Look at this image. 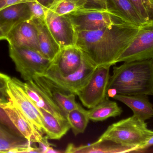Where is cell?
Here are the masks:
<instances>
[{"label": "cell", "mask_w": 153, "mask_h": 153, "mask_svg": "<svg viewBox=\"0 0 153 153\" xmlns=\"http://www.w3.org/2000/svg\"><path fill=\"white\" fill-rule=\"evenodd\" d=\"M46 23L61 49L75 46L76 32L70 19L56 14L51 10L47 12Z\"/></svg>", "instance_id": "10"}, {"label": "cell", "mask_w": 153, "mask_h": 153, "mask_svg": "<svg viewBox=\"0 0 153 153\" xmlns=\"http://www.w3.org/2000/svg\"><path fill=\"white\" fill-rule=\"evenodd\" d=\"M140 27L121 22L97 30L77 32L75 46L94 66H111L117 63Z\"/></svg>", "instance_id": "1"}, {"label": "cell", "mask_w": 153, "mask_h": 153, "mask_svg": "<svg viewBox=\"0 0 153 153\" xmlns=\"http://www.w3.org/2000/svg\"><path fill=\"white\" fill-rule=\"evenodd\" d=\"M153 136L145 121L136 116L112 124L99 137L98 141H110L139 152V148Z\"/></svg>", "instance_id": "3"}, {"label": "cell", "mask_w": 153, "mask_h": 153, "mask_svg": "<svg viewBox=\"0 0 153 153\" xmlns=\"http://www.w3.org/2000/svg\"><path fill=\"white\" fill-rule=\"evenodd\" d=\"M96 67L83 55L81 67L74 73L63 76L49 66L43 75L63 90L76 95L77 92L89 81Z\"/></svg>", "instance_id": "8"}, {"label": "cell", "mask_w": 153, "mask_h": 153, "mask_svg": "<svg viewBox=\"0 0 153 153\" xmlns=\"http://www.w3.org/2000/svg\"><path fill=\"white\" fill-rule=\"evenodd\" d=\"M139 14L146 21L153 19V9L149 0H130Z\"/></svg>", "instance_id": "27"}, {"label": "cell", "mask_w": 153, "mask_h": 153, "mask_svg": "<svg viewBox=\"0 0 153 153\" xmlns=\"http://www.w3.org/2000/svg\"><path fill=\"white\" fill-rule=\"evenodd\" d=\"M0 123L3 125H4L7 127L9 129H10L14 133L21 135L18 129L16 128L15 126L13 124L11 120H10V118L7 115V113L5 112L4 110L1 107H0Z\"/></svg>", "instance_id": "30"}, {"label": "cell", "mask_w": 153, "mask_h": 153, "mask_svg": "<svg viewBox=\"0 0 153 153\" xmlns=\"http://www.w3.org/2000/svg\"><path fill=\"white\" fill-rule=\"evenodd\" d=\"M0 123V153H41L39 148Z\"/></svg>", "instance_id": "16"}, {"label": "cell", "mask_w": 153, "mask_h": 153, "mask_svg": "<svg viewBox=\"0 0 153 153\" xmlns=\"http://www.w3.org/2000/svg\"><path fill=\"white\" fill-rule=\"evenodd\" d=\"M146 96H128L116 94L113 99L130 108L136 116L144 121L153 117V105Z\"/></svg>", "instance_id": "21"}, {"label": "cell", "mask_w": 153, "mask_h": 153, "mask_svg": "<svg viewBox=\"0 0 153 153\" xmlns=\"http://www.w3.org/2000/svg\"><path fill=\"white\" fill-rule=\"evenodd\" d=\"M32 80L47 93L65 114L80 106L76 102L75 94L63 90L45 75H37Z\"/></svg>", "instance_id": "11"}, {"label": "cell", "mask_w": 153, "mask_h": 153, "mask_svg": "<svg viewBox=\"0 0 153 153\" xmlns=\"http://www.w3.org/2000/svg\"><path fill=\"white\" fill-rule=\"evenodd\" d=\"M0 107L7 113L12 122L22 137L30 143H40L43 134L39 132L34 125L10 101L0 103Z\"/></svg>", "instance_id": "12"}, {"label": "cell", "mask_w": 153, "mask_h": 153, "mask_svg": "<svg viewBox=\"0 0 153 153\" xmlns=\"http://www.w3.org/2000/svg\"><path fill=\"white\" fill-rule=\"evenodd\" d=\"M65 15L70 19L76 32L97 30L124 22L107 11L77 10Z\"/></svg>", "instance_id": "7"}, {"label": "cell", "mask_w": 153, "mask_h": 153, "mask_svg": "<svg viewBox=\"0 0 153 153\" xmlns=\"http://www.w3.org/2000/svg\"><path fill=\"white\" fill-rule=\"evenodd\" d=\"M66 119L74 135L84 133L89 119L88 110L79 106L66 114Z\"/></svg>", "instance_id": "24"}, {"label": "cell", "mask_w": 153, "mask_h": 153, "mask_svg": "<svg viewBox=\"0 0 153 153\" xmlns=\"http://www.w3.org/2000/svg\"><path fill=\"white\" fill-rule=\"evenodd\" d=\"M83 59L82 51L76 46L61 49L50 66L63 76H67L77 71Z\"/></svg>", "instance_id": "15"}, {"label": "cell", "mask_w": 153, "mask_h": 153, "mask_svg": "<svg viewBox=\"0 0 153 153\" xmlns=\"http://www.w3.org/2000/svg\"><path fill=\"white\" fill-rule=\"evenodd\" d=\"M150 3H151V4H152V7L153 9V0H149Z\"/></svg>", "instance_id": "35"}, {"label": "cell", "mask_w": 153, "mask_h": 153, "mask_svg": "<svg viewBox=\"0 0 153 153\" xmlns=\"http://www.w3.org/2000/svg\"><path fill=\"white\" fill-rule=\"evenodd\" d=\"M132 148L110 141H98L86 145L76 146L72 143L67 146L65 153H118L134 152Z\"/></svg>", "instance_id": "20"}, {"label": "cell", "mask_w": 153, "mask_h": 153, "mask_svg": "<svg viewBox=\"0 0 153 153\" xmlns=\"http://www.w3.org/2000/svg\"><path fill=\"white\" fill-rule=\"evenodd\" d=\"M152 146H153V136L151 137L145 144L140 147L139 148V152L146 150Z\"/></svg>", "instance_id": "33"}, {"label": "cell", "mask_w": 153, "mask_h": 153, "mask_svg": "<svg viewBox=\"0 0 153 153\" xmlns=\"http://www.w3.org/2000/svg\"><path fill=\"white\" fill-rule=\"evenodd\" d=\"M32 18L27 2L19 3L0 10V28L6 36L18 24Z\"/></svg>", "instance_id": "17"}, {"label": "cell", "mask_w": 153, "mask_h": 153, "mask_svg": "<svg viewBox=\"0 0 153 153\" xmlns=\"http://www.w3.org/2000/svg\"><path fill=\"white\" fill-rule=\"evenodd\" d=\"M19 82L24 91L38 108L45 110L56 117L67 119L66 114L33 80L23 82L19 80Z\"/></svg>", "instance_id": "14"}, {"label": "cell", "mask_w": 153, "mask_h": 153, "mask_svg": "<svg viewBox=\"0 0 153 153\" xmlns=\"http://www.w3.org/2000/svg\"><path fill=\"white\" fill-rule=\"evenodd\" d=\"M27 3L32 14V18L45 21L47 12L48 9L38 2L36 0L27 2Z\"/></svg>", "instance_id": "28"}, {"label": "cell", "mask_w": 153, "mask_h": 153, "mask_svg": "<svg viewBox=\"0 0 153 153\" xmlns=\"http://www.w3.org/2000/svg\"><path fill=\"white\" fill-rule=\"evenodd\" d=\"M77 10H79L78 5L74 0H60L51 9L60 15H65Z\"/></svg>", "instance_id": "25"}, {"label": "cell", "mask_w": 153, "mask_h": 153, "mask_svg": "<svg viewBox=\"0 0 153 153\" xmlns=\"http://www.w3.org/2000/svg\"><path fill=\"white\" fill-rule=\"evenodd\" d=\"M153 59V19L140 26L139 31L116 63Z\"/></svg>", "instance_id": "6"}, {"label": "cell", "mask_w": 153, "mask_h": 153, "mask_svg": "<svg viewBox=\"0 0 153 153\" xmlns=\"http://www.w3.org/2000/svg\"><path fill=\"white\" fill-rule=\"evenodd\" d=\"M9 46L10 57L25 81L32 80L37 75L45 74L52 63L36 50L12 45Z\"/></svg>", "instance_id": "4"}, {"label": "cell", "mask_w": 153, "mask_h": 153, "mask_svg": "<svg viewBox=\"0 0 153 153\" xmlns=\"http://www.w3.org/2000/svg\"><path fill=\"white\" fill-rule=\"evenodd\" d=\"M107 11L122 21L141 26L148 21L139 14L130 0H106Z\"/></svg>", "instance_id": "18"}, {"label": "cell", "mask_w": 153, "mask_h": 153, "mask_svg": "<svg viewBox=\"0 0 153 153\" xmlns=\"http://www.w3.org/2000/svg\"><path fill=\"white\" fill-rule=\"evenodd\" d=\"M79 10L107 11L106 0H74Z\"/></svg>", "instance_id": "26"}, {"label": "cell", "mask_w": 153, "mask_h": 153, "mask_svg": "<svg viewBox=\"0 0 153 153\" xmlns=\"http://www.w3.org/2000/svg\"><path fill=\"white\" fill-rule=\"evenodd\" d=\"M111 66L107 65L96 67L86 85L77 92L76 95L84 107L92 108L108 98L107 92Z\"/></svg>", "instance_id": "5"}, {"label": "cell", "mask_w": 153, "mask_h": 153, "mask_svg": "<svg viewBox=\"0 0 153 153\" xmlns=\"http://www.w3.org/2000/svg\"><path fill=\"white\" fill-rule=\"evenodd\" d=\"M39 109L42 114L43 132L48 139L60 140L71 129L67 119L59 118L43 109Z\"/></svg>", "instance_id": "22"}, {"label": "cell", "mask_w": 153, "mask_h": 153, "mask_svg": "<svg viewBox=\"0 0 153 153\" xmlns=\"http://www.w3.org/2000/svg\"><path fill=\"white\" fill-rule=\"evenodd\" d=\"M32 1L35 0H0V10L19 3L27 2Z\"/></svg>", "instance_id": "31"}, {"label": "cell", "mask_w": 153, "mask_h": 153, "mask_svg": "<svg viewBox=\"0 0 153 153\" xmlns=\"http://www.w3.org/2000/svg\"><path fill=\"white\" fill-rule=\"evenodd\" d=\"M11 77L0 72V103H5L9 101L7 93V85Z\"/></svg>", "instance_id": "29"}, {"label": "cell", "mask_w": 153, "mask_h": 153, "mask_svg": "<svg viewBox=\"0 0 153 153\" xmlns=\"http://www.w3.org/2000/svg\"><path fill=\"white\" fill-rule=\"evenodd\" d=\"M9 45L28 48L39 52L37 31L32 20L14 27L6 36Z\"/></svg>", "instance_id": "13"}, {"label": "cell", "mask_w": 153, "mask_h": 153, "mask_svg": "<svg viewBox=\"0 0 153 153\" xmlns=\"http://www.w3.org/2000/svg\"><path fill=\"white\" fill-rule=\"evenodd\" d=\"M38 2L48 10H51L60 0H36Z\"/></svg>", "instance_id": "32"}, {"label": "cell", "mask_w": 153, "mask_h": 153, "mask_svg": "<svg viewBox=\"0 0 153 153\" xmlns=\"http://www.w3.org/2000/svg\"><path fill=\"white\" fill-rule=\"evenodd\" d=\"M31 20L37 31L39 52L52 62L60 52L61 47L52 36L45 21L36 18Z\"/></svg>", "instance_id": "19"}, {"label": "cell", "mask_w": 153, "mask_h": 153, "mask_svg": "<svg viewBox=\"0 0 153 153\" xmlns=\"http://www.w3.org/2000/svg\"><path fill=\"white\" fill-rule=\"evenodd\" d=\"M122 112V108L117 102L106 98L94 107L88 110V114L90 120L99 122L120 116Z\"/></svg>", "instance_id": "23"}, {"label": "cell", "mask_w": 153, "mask_h": 153, "mask_svg": "<svg viewBox=\"0 0 153 153\" xmlns=\"http://www.w3.org/2000/svg\"><path fill=\"white\" fill-rule=\"evenodd\" d=\"M107 94L112 98L117 94L153 96V59L125 62L114 66Z\"/></svg>", "instance_id": "2"}, {"label": "cell", "mask_w": 153, "mask_h": 153, "mask_svg": "<svg viewBox=\"0 0 153 153\" xmlns=\"http://www.w3.org/2000/svg\"><path fill=\"white\" fill-rule=\"evenodd\" d=\"M6 40V36L0 28V40Z\"/></svg>", "instance_id": "34"}, {"label": "cell", "mask_w": 153, "mask_h": 153, "mask_svg": "<svg viewBox=\"0 0 153 153\" xmlns=\"http://www.w3.org/2000/svg\"><path fill=\"white\" fill-rule=\"evenodd\" d=\"M7 91L9 100L19 110L39 132L44 134L41 111L24 91L19 83V79L15 77L10 78L8 81Z\"/></svg>", "instance_id": "9"}]
</instances>
